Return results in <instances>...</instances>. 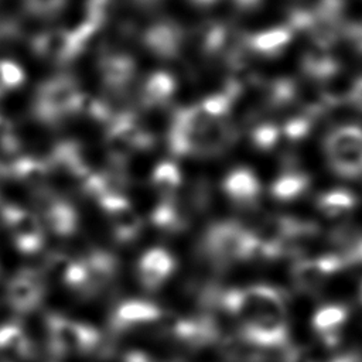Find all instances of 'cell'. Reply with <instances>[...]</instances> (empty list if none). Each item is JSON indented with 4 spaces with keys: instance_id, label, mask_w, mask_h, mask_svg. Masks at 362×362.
<instances>
[{
    "instance_id": "1",
    "label": "cell",
    "mask_w": 362,
    "mask_h": 362,
    "mask_svg": "<svg viewBox=\"0 0 362 362\" xmlns=\"http://www.w3.org/2000/svg\"><path fill=\"white\" fill-rule=\"evenodd\" d=\"M218 304L240 322L242 339L256 348H281L288 338L281 293L266 284L214 294Z\"/></svg>"
},
{
    "instance_id": "28",
    "label": "cell",
    "mask_w": 362,
    "mask_h": 362,
    "mask_svg": "<svg viewBox=\"0 0 362 362\" xmlns=\"http://www.w3.org/2000/svg\"><path fill=\"white\" fill-rule=\"evenodd\" d=\"M20 140L14 132L13 124L0 115V147L7 153H13L18 148Z\"/></svg>"
},
{
    "instance_id": "29",
    "label": "cell",
    "mask_w": 362,
    "mask_h": 362,
    "mask_svg": "<svg viewBox=\"0 0 362 362\" xmlns=\"http://www.w3.org/2000/svg\"><path fill=\"white\" fill-rule=\"evenodd\" d=\"M341 37L358 52L362 55V21H352L344 24Z\"/></svg>"
},
{
    "instance_id": "36",
    "label": "cell",
    "mask_w": 362,
    "mask_h": 362,
    "mask_svg": "<svg viewBox=\"0 0 362 362\" xmlns=\"http://www.w3.org/2000/svg\"><path fill=\"white\" fill-rule=\"evenodd\" d=\"M359 297H361V301H362V287H361V293H359Z\"/></svg>"
},
{
    "instance_id": "31",
    "label": "cell",
    "mask_w": 362,
    "mask_h": 362,
    "mask_svg": "<svg viewBox=\"0 0 362 362\" xmlns=\"http://www.w3.org/2000/svg\"><path fill=\"white\" fill-rule=\"evenodd\" d=\"M348 102L356 109L362 112V76H359L351 86L348 92Z\"/></svg>"
},
{
    "instance_id": "34",
    "label": "cell",
    "mask_w": 362,
    "mask_h": 362,
    "mask_svg": "<svg viewBox=\"0 0 362 362\" xmlns=\"http://www.w3.org/2000/svg\"><path fill=\"white\" fill-rule=\"evenodd\" d=\"M134 1L141 3V4H150V3H154V1H157V0H134Z\"/></svg>"
},
{
    "instance_id": "12",
    "label": "cell",
    "mask_w": 362,
    "mask_h": 362,
    "mask_svg": "<svg viewBox=\"0 0 362 362\" xmlns=\"http://www.w3.org/2000/svg\"><path fill=\"white\" fill-rule=\"evenodd\" d=\"M175 92V79L167 72L151 74L140 90V103L143 107L153 109L165 105Z\"/></svg>"
},
{
    "instance_id": "33",
    "label": "cell",
    "mask_w": 362,
    "mask_h": 362,
    "mask_svg": "<svg viewBox=\"0 0 362 362\" xmlns=\"http://www.w3.org/2000/svg\"><path fill=\"white\" fill-rule=\"evenodd\" d=\"M191 1L195 3V4H198V6H211V4L216 3L218 0H191Z\"/></svg>"
},
{
    "instance_id": "15",
    "label": "cell",
    "mask_w": 362,
    "mask_h": 362,
    "mask_svg": "<svg viewBox=\"0 0 362 362\" xmlns=\"http://www.w3.org/2000/svg\"><path fill=\"white\" fill-rule=\"evenodd\" d=\"M348 317V308L339 304H331L320 308L313 318L314 329L328 344L338 341V332Z\"/></svg>"
},
{
    "instance_id": "13",
    "label": "cell",
    "mask_w": 362,
    "mask_h": 362,
    "mask_svg": "<svg viewBox=\"0 0 362 362\" xmlns=\"http://www.w3.org/2000/svg\"><path fill=\"white\" fill-rule=\"evenodd\" d=\"M3 171L4 177H11L30 185H38L47 178L49 168L47 161L21 156L13 158L8 164H3Z\"/></svg>"
},
{
    "instance_id": "9",
    "label": "cell",
    "mask_w": 362,
    "mask_h": 362,
    "mask_svg": "<svg viewBox=\"0 0 362 362\" xmlns=\"http://www.w3.org/2000/svg\"><path fill=\"white\" fill-rule=\"evenodd\" d=\"M47 164L49 170L54 168L61 173H65L78 180V182L88 173H90L88 161L83 156V150L75 141H62L57 144L52 148Z\"/></svg>"
},
{
    "instance_id": "19",
    "label": "cell",
    "mask_w": 362,
    "mask_h": 362,
    "mask_svg": "<svg viewBox=\"0 0 362 362\" xmlns=\"http://www.w3.org/2000/svg\"><path fill=\"white\" fill-rule=\"evenodd\" d=\"M151 184L161 195V199L175 198L181 185V173L174 163L161 161L153 170Z\"/></svg>"
},
{
    "instance_id": "4",
    "label": "cell",
    "mask_w": 362,
    "mask_h": 362,
    "mask_svg": "<svg viewBox=\"0 0 362 362\" xmlns=\"http://www.w3.org/2000/svg\"><path fill=\"white\" fill-rule=\"evenodd\" d=\"M31 49L42 59L64 64L76 58L85 47L76 40L71 30L52 28L37 34L31 40Z\"/></svg>"
},
{
    "instance_id": "24",
    "label": "cell",
    "mask_w": 362,
    "mask_h": 362,
    "mask_svg": "<svg viewBox=\"0 0 362 362\" xmlns=\"http://www.w3.org/2000/svg\"><path fill=\"white\" fill-rule=\"evenodd\" d=\"M161 317V311L157 305L144 303V301H134L123 307L122 318L130 322H148L158 320Z\"/></svg>"
},
{
    "instance_id": "8",
    "label": "cell",
    "mask_w": 362,
    "mask_h": 362,
    "mask_svg": "<svg viewBox=\"0 0 362 362\" xmlns=\"http://www.w3.org/2000/svg\"><path fill=\"white\" fill-rule=\"evenodd\" d=\"M225 194L242 208L256 205L260 195V182L256 174L249 168H235L223 178Z\"/></svg>"
},
{
    "instance_id": "25",
    "label": "cell",
    "mask_w": 362,
    "mask_h": 362,
    "mask_svg": "<svg viewBox=\"0 0 362 362\" xmlns=\"http://www.w3.org/2000/svg\"><path fill=\"white\" fill-rule=\"evenodd\" d=\"M281 129L273 123L257 124L252 130V141L260 150H269L276 146L280 137Z\"/></svg>"
},
{
    "instance_id": "32",
    "label": "cell",
    "mask_w": 362,
    "mask_h": 362,
    "mask_svg": "<svg viewBox=\"0 0 362 362\" xmlns=\"http://www.w3.org/2000/svg\"><path fill=\"white\" fill-rule=\"evenodd\" d=\"M233 3L239 10L249 11V10H255L256 7H259L262 0H233Z\"/></svg>"
},
{
    "instance_id": "21",
    "label": "cell",
    "mask_w": 362,
    "mask_h": 362,
    "mask_svg": "<svg viewBox=\"0 0 362 362\" xmlns=\"http://www.w3.org/2000/svg\"><path fill=\"white\" fill-rule=\"evenodd\" d=\"M359 146H362V127L358 124L339 126L328 133L324 141V150L327 156Z\"/></svg>"
},
{
    "instance_id": "18",
    "label": "cell",
    "mask_w": 362,
    "mask_h": 362,
    "mask_svg": "<svg viewBox=\"0 0 362 362\" xmlns=\"http://www.w3.org/2000/svg\"><path fill=\"white\" fill-rule=\"evenodd\" d=\"M42 212L45 219L58 230H68L76 222L74 206L59 197H45L42 199Z\"/></svg>"
},
{
    "instance_id": "14",
    "label": "cell",
    "mask_w": 362,
    "mask_h": 362,
    "mask_svg": "<svg viewBox=\"0 0 362 362\" xmlns=\"http://www.w3.org/2000/svg\"><path fill=\"white\" fill-rule=\"evenodd\" d=\"M301 68L307 78L324 82L329 81L338 74L339 62L331 54H328V49H321L315 47L303 57Z\"/></svg>"
},
{
    "instance_id": "2",
    "label": "cell",
    "mask_w": 362,
    "mask_h": 362,
    "mask_svg": "<svg viewBox=\"0 0 362 362\" xmlns=\"http://www.w3.org/2000/svg\"><path fill=\"white\" fill-rule=\"evenodd\" d=\"M202 253L215 264L226 266L257 256V240L252 230L236 222H218L204 233Z\"/></svg>"
},
{
    "instance_id": "10",
    "label": "cell",
    "mask_w": 362,
    "mask_h": 362,
    "mask_svg": "<svg viewBox=\"0 0 362 362\" xmlns=\"http://www.w3.org/2000/svg\"><path fill=\"white\" fill-rule=\"evenodd\" d=\"M175 269V260L170 252L153 247L140 260V277L147 288L156 290L164 284Z\"/></svg>"
},
{
    "instance_id": "22",
    "label": "cell",
    "mask_w": 362,
    "mask_h": 362,
    "mask_svg": "<svg viewBox=\"0 0 362 362\" xmlns=\"http://www.w3.org/2000/svg\"><path fill=\"white\" fill-rule=\"evenodd\" d=\"M332 171L344 178L362 177V146L327 156Z\"/></svg>"
},
{
    "instance_id": "6",
    "label": "cell",
    "mask_w": 362,
    "mask_h": 362,
    "mask_svg": "<svg viewBox=\"0 0 362 362\" xmlns=\"http://www.w3.org/2000/svg\"><path fill=\"white\" fill-rule=\"evenodd\" d=\"M98 71L103 86L110 93L123 95L134 81L136 62L127 54L109 51L100 55Z\"/></svg>"
},
{
    "instance_id": "3",
    "label": "cell",
    "mask_w": 362,
    "mask_h": 362,
    "mask_svg": "<svg viewBox=\"0 0 362 362\" xmlns=\"http://www.w3.org/2000/svg\"><path fill=\"white\" fill-rule=\"evenodd\" d=\"M85 93L78 83L65 75L44 81L37 89L33 113L45 124H57L79 113Z\"/></svg>"
},
{
    "instance_id": "23",
    "label": "cell",
    "mask_w": 362,
    "mask_h": 362,
    "mask_svg": "<svg viewBox=\"0 0 362 362\" xmlns=\"http://www.w3.org/2000/svg\"><path fill=\"white\" fill-rule=\"evenodd\" d=\"M25 82L24 68L11 59H0V99L20 89Z\"/></svg>"
},
{
    "instance_id": "17",
    "label": "cell",
    "mask_w": 362,
    "mask_h": 362,
    "mask_svg": "<svg viewBox=\"0 0 362 362\" xmlns=\"http://www.w3.org/2000/svg\"><path fill=\"white\" fill-rule=\"evenodd\" d=\"M310 187V177L298 170H287L272 184L270 192L279 201H291L303 195Z\"/></svg>"
},
{
    "instance_id": "7",
    "label": "cell",
    "mask_w": 362,
    "mask_h": 362,
    "mask_svg": "<svg viewBox=\"0 0 362 362\" xmlns=\"http://www.w3.org/2000/svg\"><path fill=\"white\" fill-rule=\"evenodd\" d=\"M141 40L151 54L158 58L171 59L180 55L185 42V33L180 24L161 20L147 27Z\"/></svg>"
},
{
    "instance_id": "16",
    "label": "cell",
    "mask_w": 362,
    "mask_h": 362,
    "mask_svg": "<svg viewBox=\"0 0 362 362\" xmlns=\"http://www.w3.org/2000/svg\"><path fill=\"white\" fill-rule=\"evenodd\" d=\"M331 240L338 249V256L346 264L362 263V230L354 226H339L332 230Z\"/></svg>"
},
{
    "instance_id": "35",
    "label": "cell",
    "mask_w": 362,
    "mask_h": 362,
    "mask_svg": "<svg viewBox=\"0 0 362 362\" xmlns=\"http://www.w3.org/2000/svg\"><path fill=\"white\" fill-rule=\"evenodd\" d=\"M3 178H6V177H4V171H3V165H0V182H1V180H3Z\"/></svg>"
},
{
    "instance_id": "27",
    "label": "cell",
    "mask_w": 362,
    "mask_h": 362,
    "mask_svg": "<svg viewBox=\"0 0 362 362\" xmlns=\"http://www.w3.org/2000/svg\"><path fill=\"white\" fill-rule=\"evenodd\" d=\"M112 7V0H86L83 8V18L98 28L107 20Z\"/></svg>"
},
{
    "instance_id": "5",
    "label": "cell",
    "mask_w": 362,
    "mask_h": 362,
    "mask_svg": "<svg viewBox=\"0 0 362 362\" xmlns=\"http://www.w3.org/2000/svg\"><path fill=\"white\" fill-rule=\"evenodd\" d=\"M342 267H345V263L337 253L304 259L293 266L291 279L300 291L311 293L318 290L329 276Z\"/></svg>"
},
{
    "instance_id": "26",
    "label": "cell",
    "mask_w": 362,
    "mask_h": 362,
    "mask_svg": "<svg viewBox=\"0 0 362 362\" xmlns=\"http://www.w3.org/2000/svg\"><path fill=\"white\" fill-rule=\"evenodd\" d=\"M68 0H23L28 13L37 17H52L61 13Z\"/></svg>"
},
{
    "instance_id": "30",
    "label": "cell",
    "mask_w": 362,
    "mask_h": 362,
    "mask_svg": "<svg viewBox=\"0 0 362 362\" xmlns=\"http://www.w3.org/2000/svg\"><path fill=\"white\" fill-rule=\"evenodd\" d=\"M21 25L17 20L10 17H0V44H7L18 38Z\"/></svg>"
},
{
    "instance_id": "20",
    "label": "cell",
    "mask_w": 362,
    "mask_h": 362,
    "mask_svg": "<svg viewBox=\"0 0 362 362\" xmlns=\"http://www.w3.org/2000/svg\"><path fill=\"white\" fill-rule=\"evenodd\" d=\"M356 205V197L348 189H331L317 197L318 209L327 216H339L352 211Z\"/></svg>"
},
{
    "instance_id": "11",
    "label": "cell",
    "mask_w": 362,
    "mask_h": 362,
    "mask_svg": "<svg viewBox=\"0 0 362 362\" xmlns=\"http://www.w3.org/2000/svg\"><path fill=\"white\" fill-rule=\"evenodd\" d=\"M293 30L288 25H279L257 31L246 37V45L250 52L260 57H279L290 44L293 38Z\"/></svg>"
}]
</instances>
